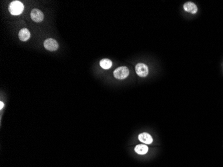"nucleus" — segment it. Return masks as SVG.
<instances>
[{
    "instance_id": "obj_9",
    "label": "nucleus",
    "mask_w": 223,
    "mask_h": 167,
    "mask_svg": "<svg viewBox=\"0 0 223 167\" xmlns=\"http://www.w3.org/2000/svg\"><path fill=\"white\" fill-rule=\"evenodd\" d=\"M135 152L139 154H144L148 151V147L144 144H139L135 147Z\"/></svg>"
},
{
    "instance_id": "obj_8",
    "label": "nucleus",
    "mask_w": 223,
    "mask_h": 167,
    "mask_svg": "<svg viewBox=\"0 0 223 167\" xmlns=\"http://www.w3.org/2000/svg\"><path fill=\"white\" fill-rule=\"evenodd\" d=\"M184 9L186 12L191 13H196L198 11V8L196 5L192 2H187L184 5Z\"/></svg>"
},
{
    "instance_id": "obj_1",
    "label": "nucleus",
    "mask_w": 223,
    "mask_h": 167,
    "mask_svg": "<svg viewBox=\"0 0 223 167\" xmlns=\"http://www.w3.org/2000/svg\"><path fill=\"white\" fill-rule=\"evenodd\" d=\"M24 9L23 4L19 1H13L9 6V11L13 16L20 15Z\"/></svg>"
},
{
    "instance_id": "obj_7",
    "label": "nucleus",
    "mask_w": 223,
    "mask_h": 167,
    "mask_svg": "<svg viewBox=\"0 0 223 167\" xmlns=\"http://www.w3.org/2000/svg\"><path fill=\"white\" fill-rule=\"evenodd\" d=\"M138 139L140 142H143V143L147 144H151L153 141L152 136H150L149 134L146 133V132L140 134L138 136Z\"/></svg>"
},
{
    "instance_id": "obj_2",
    "label": "nucleus",
    "mask_w": 223,
    "mask_h": 167,
    "mask_svg": "<svg viewBox=\"0 0 223 167\" xmlns=\"http://www.w3.org/2000/svg\"><path fill=\"white\" fill-rule=\"evenodd\" d=\"M129 75V70L127 67L121 66L116 69L114 72V76L116 78L120 80L124 79Z\"/></svg>"
},
{
    "instance_id": "obj_11",
    "label": "nucleus",
    "mask_w": 223,
    "mask_h": 167,
    "mask_svg": "<svg viewBox=\"0 0 223 167\" xmlns=\"http://www.w3.org/2000/svg\"><path fill=\"white\" fill-rule=\"evenodd\" d=\"M3 106H4V104H3V103L2 102H0V109H2Z\"/></svg>"
},
{
    "instance_id": "obj_3",
    "label": "nucleus",
    "mask_w": 223,
    "mask_h": 167,
    "mask_svg": "<svg viewBox=\"0 0 223 167\" xmlns=\"http://www.w3.org/2000/svg\"><path fill=\"white\" fill-rule=\"evenodd\" d=\"M43 46H44L46 50L49 51H56L59 48V45H58L56 40L52 38L46 40L44 43H43Z\"/></svg>"
},
{
    "instance_id": "obj_5",
    "label": "nucleus",
    "mask_w": 223,
    "mask_h": 167,
    "mask_svg": "<svg viewBox=\"0 0 223 167\" xmlns=\"http://www.w3.org/2000/svg\"><path fill=\"white\" fill-rule=\"evenodd\" d=\"M31 18L36 22H41L43 19V13L40 9H33L31 12Z\"/></svg>"
},
{
    "instance_id": "obj_4",
    "label": "nucleus",
    "mask_w": 223,
    "mask_h": 167,
    "mask_svg": "<svg viewBox=\"0 0 223 167\" xmlns=\"http://www.w3.org/2000/svg\"><path fill=\"white\" fill-rule=\"evenodd\" d=\"M136 72L140 77H146L148 74V66L142 63H138L136 66Z\"/></svg>"
},
{
    "instance_id": "obj_6",
    "label": "nucleus",
    "mask_w": 223,
    "mask_h": 167,
    "mask_svg": "<svg viewBox=\"0 0 223 167\" xmlns=\"http://www.w3.org/2000/svg\"><path fill=\"white\" fill-rule=\"evenodd\" d=\"M30 36H31L30 32L26 28L22 29L21 30L19 31V40L23 41V42H26V41L28 40L29 39H30Z\"/></svg>"
},
{
    "instance_id": "obj_10",
    "label": "nucleus",
    "mask_w": 223,
    "mask_h": 167,
    "mask_svg": "<svg viewBox=\"0 0 223 167\" xmlns=\"http://www.w3.org/2000/svg\"><path fill=\"white\" fill-rule=\"evenodd\" d=\"M100 66L104 68L105 70L110 69V68L112 66V62L109 59H103L100 62Z\"/></svg>"
}]
</instances>
